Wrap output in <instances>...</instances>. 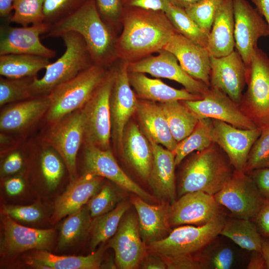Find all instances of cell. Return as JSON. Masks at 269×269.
Returning a JSON list of instances; mask_svg holds the SVG:
<instances>
[{"label":"cell","instance_id":"b9f144b4","mask_svg":"<svg viewBox=\"0 0 269 269\" xmlns=\"http://www.w3.org/2000/svg\"><path fill=\"white\" fill-rule=\"evenodd\" d=\"M265 168H269V126L262 129L261 134L253 144L245 172Z\"/></svg>","mask_w":269,"mask_h":269},{"label":"cell","instance_id":"3957f363","mask_svg":"<svg viewBox=\"0 0 269 269\" xmlns=\"http://www.w3.org/2000/svg\"><path fill=\"white\" fill-rule=\"evenodd\" d=\"M220 149L213 143L187 161L181 173L177 188L179 197L196 191L214 195L225 185L234 169Z\"/></svg>","mask_w":269,"mask_h":269},{"label":"cell","instance_id":"94428289","mask_svg":"<svg viewBox=\"0 0 269 269\" xmlns=\"http://www.w3.org/2000/svg\"><path fill=\"white\" fill-rule=\"evenodd\" d=\"M169 1L177 6L185 9L195 4L202 0H169Z\"/></svg>","mask_w":269,"mask_h":269},{"label":"cell","instance_id":"bcb514c9","mask_svg":"<svg viewBox=\"0 0 269 269\" xmlns=\"http://www.w3.org/2000/svg\"><path fill=\"white\" fill-rule=\"evenodd\" d=\"M213 243L203 253L205 269H230L235 259L232 249L227 246H213Z\"/></svg>","mask_w":269,"mask_h":269},{"label":"cell","instance_id":"2e32d148","mask_svg":"<svg viewBox=\"0 0 269 269\" xmlns=\"http://www.w3.org/2000/svg\"><path fill=\"white\" fill-rule=\"evenodd\" d=\"M46 140L63 159L70 182L78 178L76 158L84 140V129L81 109L65 117L54 124Z\"/></svg>","mask_w":269,"mask_h":269},{"label":"cell","instance_id":"91938a15","mask_svg":"<svg viewBox=\"0 0 269 269\" xmlns=\"http://www.w3.org/2000/svg\"><path fill=\"white\" fill-rule=\"evenodd\" d=\"M261 252L266 262L267 269H269V237H263Z\"/></svg>","mask_w":269,"mask_h":269},{"label":"cell","instance_id":"52a82bcc","mask_svg":"<svg viewBox=\"0 0 269 269\" xmlns=\"http://www.w3.org/2000/svg\"><path fill=\"white\" fill-rule=\"evenodd\" d=\"M246 84L240 108L257 128L269 126V57L258 47L247 66Z\"/></svg>","mask_w":269,"mask_h":269},{"label":"cell","instance_id":"cb8c5ba5","mask_svg":"<svg viewBox=\"0 0 269 269\" xmlns=\"http://www.w3.org/2000/svg\"><path fill=\"white\" fill-rule=\"evenodd\" d=\"M103 177L88 173L70 182L65 192L56 200L50 222L54 224L77 211L100 189Z\"/></svg>","mask_w":269,"mask_h":269},{"label":"cell","instance_id":"7bdbcfd3","mask_svg":"<svg viewBox=\"0 0 269 269\" xmlns=\"http://www.w3.org/2000/svg\"><path fill=\"white\" fill-rule=\"evenodd\" d=\"M86 0H44V22L53 24L68 16L80 7Z\"/></svg>","mask_w":269,"mask_h":269},{"label":"cell","instance_id":"4dcf8cb0","mask_svg":"<svg viewBox=\"0 0 269 269\" xmlns=\"http://www.w3.org/2000/svg\"><path fill=\"white\" fill-rule=\"evenodd\" d=\"M105 249L103 244L87 256H58L45 250H36L30 260L51 269H97L101 266Z\"/></svg>","mask_w":269,"mask_h":269},{"label":"cell","instance_id":"f6af8a7d","mask_svg":"<svg viewBox=\"0 0 269 269\" xmlns=\"http://www.w3.org/2000/svg\"><path fill=\"white\" fill-rule=\"evenodd\" d=\"M41 167L48 188L50 190L54 189L64 173L63 162L55 152L47 149L41 154Z\"/></svg>","mask_w":269,"mask_h":269},{"label":"cell","instance_id":"e0dca14e","mask_svg":"<svg viewBox=\"0 0 269 269\" xmlns=\"http://www.w3.org/2000/svg\"><path fill=\"white\" fill-rule=\"evenodd\" d=\"M51 24L42 22L22 27H14L8 23L0 26V55L7 54H25L54 57L56 52L44 45L40 36L45 34Z\"/></svg>","mask_w":269,"mask_h":269},{"label":"cell","instance_id":"7402d4cb","mask_svg":"<svg viewBox=\"0 0 269 269\" xmlns=\"http://www.w3.org/2000/svg\"><path fill=\"white\" fill-rule=\"evenodd\" d=\"M163 49L176 57L188 74L210 87L211 56L206 47L176 33Z\"/></svg>","mask_w":269,"mask_h":269},{"label":"cell","instance_id":"7c38bea8","mask_svg":"<svg viewBox=\"0 0 269 269\" xmlns=\"http://www.w3.org/2000/svg\"><path fill=\"white\" fill-rule=\"evenodd\" d=\"M128 64L123 61L118 68L114 69L115 79L110 97L112 130L115 142L120 150L126 125L136 113L138 104L130 82Z\"/></svg>","mask_w":269,"mask_h":269},{"label":"cell","instance_id":"9f6ffc18","mask_svg":"<svg viewBox=\"0 0 269 269\" xmlns=\"http://www.w3.org/2000/svg\"><path fill=\"white\" fill-rule=\"evenodd\" d=\"M247 268L248 269H267L266 262L262 252L252 251V254Z\"/></svg>","mask_w":269,"mask_h":269},{"label":"cell","instance_id":"9c48e42d","mask_svg":"<svg viewBox=\"0 0 269 269\" xmlns=\"http://www.w3.org/2000/svg\"><path fill=\"white\" fill-rule=\"evenodd\" d=\"M214 196L234 217L251 220L268 201L247 173L235 170L230 180Z\"/></svg>","mask_w":269,"mask_h":269},{"label":"cell","instance_id":"f35d334b","mask_svg":"<svg viewBox=\"0 0 269 269\" xmlns=\"http://www.w3.org/2000/svg\"><path fill=\"white\" fill-rule=\"evenodd\" d=\"M44 0H14V13L8 20L22 26L44 22L43 7Z\"/></svg>","mask_w":269,"mask_h":269},{"label":"cell","instance_id":"d6986e66","mask_svg":"<svg viewBox=\"0 0 269 269\" xmlns=\"http://www.w3.org/2000/svg\"><path fill=\"white\" fill-rule=\"evenodd\" d=\"M210 87L217 88L239 104L247 81V66L235 49L219 57H210Z\"/></svg>","mask_w":269,"mask_h":269},{"label":"cell","instance_id":"db71d44e","mask_svg":"<svg viewBox=\"0 0 269 269\" xmlns=\"http://www.w3.org/2000/svg\"><path fill=\"white\" fill-rule=\"evenodd\" d=\"M140 266L141 268L146 269H165L167 266L163 259L156 255H146Z\"/></svg>","mask_w":269,"mask_h":269},{"label":"cell","instance_id":"603a6c76","mask_svg":"<svg viewBox=\"0 0 269 269\" xmlns=\"http://www.w3.org/2000/svg\"><path fill=\"white\" fill-rule=\"evenodd\" d=\"M148 139L153 152V160L148 182L154 195L169 204L176 200V190L174 155L161 145Z\"/></svg>","mask_w":269,"mask_h":269},{"label":"cell","instance_id":"f5cc1de1","mask_svg":"<svg viewBox=\"0 0 269 269\" xmlns=\"http://www.w3.org/2000/svg\"><path fill=\"white\" fill-rule=\"evenodd\" d=\"M22 163L21 154L18 152H13L9 154L4 160L1 172L4 175L14 173L20 169Z\"/></svg>","mask_w":269,"mask_h":269},{"label":"cell","instance_id":"f907efd6","mask_svg":"<svg viewBox=\"0 0 269 269\" xmlns=\"http://www.w3.org/2000/svg\"><path fill=\"white\" fill-rule=\"evenodd\" d=\"M170 2L169 0H123L127 7L165 11Z\"/></svg>","mask_w":269,"mask_h":269},{"label":"cell","instance_id":"11a10c76","mask_svg":"<svg viewBox=\"0 0 269 269\" xmlns=\"http://www.w3.org/2000/svg\"><path fill=\"white\" fill-rule=\"evenodd\" d=\"M6 192L10 195H16L20 194L24 188L23 180L19 177H14L8 179L4 182Z\"/></svg>","mask_w":269,"mask_h":269},{"label":"cell","instance_id":"f1b7e54d","mask_svg":"<svg viewBox=\"0 0 269 269\" xmlns=\"http://www.w3.org/2000/svg\"><path fill=\"white\" fill-rule=\"evenodd\" d=\"M136 113L146 137L173 151L178 142L171 134L159 104L148 100L138 101Z\"/></svg>","mask_w":269,"mask_h":269},{"label":"cell","instance_id":"7dc6e473","mask_svg":"<svg viewBox=\"0 0 269 269\" xmlns=\"http://www.w3.org/2000/svg\"><path fill=\"white\" fill-rule=\"evenodd\" d=\"M1 213L13 219L28 222L37 221L43 215L40 208L35 205H5L2 208Z\"/></svg>","mask_w":269,"mask_h":269},{"label":"cell","instance_id":"5b68a950","mask_svg":"<svg viewBox=\"0 0 269 269\" xmlns=\"http://www.w3.org/2000/svg\"><path fill=\"white\" fill-rule=\"evenodd\" d=\"M226 220L223 214L201 226L176 228L163 239L147 245V250L162 258L199 256L220 235Z\"/></svg>","mask_w":269,"mask_h":269},{"label":"cell","instance_id":"4316f807","mask_svg":"<svg viewBox=\"0 0 269 269\" xmlns=\"http://www.w3.org/2000/svg\"><path fill=\"white\" fill-rule=\"evenodd\" d=\"M233 0H223L214 20L206 47L211 56L227 55L235 48Z\"/></svg>","mask_w":269,"mask_h":269},{"label":"cell","instance_id":"6da1fadb","mask_svg":"<svg viewBox=\"0 0 269 269\" xmlns=\"http://www.w3.org/2000/svg\"><path fill=\"white\" fill-rule=\"evenodd\" d=\"M116 43L117 58L135 62L163 49L177 33L165 12L128 7Z\"/></svg>","mask_w":269,"mask_h":269},{"label":"cell","instance_id":"8992f818","mask_svg":"<svg viewBox=\"0 0 269 269\" xmlns=\"http://www.w3.org/2000/svg\"><path fill=\"white\" fill-rule=\"evenodd\" d=\"M108 70L93 64L73 78L61 84L48 95L50 104L47 121L54 124L69 114L81 109L102 82Z\"/></svg>","mask_w":269,"mask_h":269},{"label":"cell","instance_id":"f546056e","mask_svg":"<svg viewBox=\"0 0 269 269\" xmlns=\"http://www.w3.org/2000/svg\"><path fill=\"white\" fill-rule=\"evenodd\" d=\"M129 77L136 97L144 100L163 103L202 98L201 96L189 92L185 89H177L159 79L150 78L143 73L129 72Z\"/></svg>","mask_w":269,"mask_h":269},{"label":"cell","instance_id":"d6a6232c","mask_svg":"<svg viewBox=\"0 0 269 269\" xmlns=\"http://www.w3.org/2000/svg\"><path fill=\"white\" fill-rule=\"evenodd\" d=\"M220 235L243 249L261 252L263 237L253 220L236 217L226 220Z\"/></svg>","mask_w":269,"mask_h":269},{"label":"cell","instance_id":"ee69618b","mask_svg":"<svg viewBox=\"0 0 269 269\" xmlns=\"http://www.w3.org/2000/svg\"><path fill=\"white\" fill-rule=\"evenodd\" d=\"M119 197L110 186L105 185L88 201V207L92 218L104 215L116 206Z\"/></svg>","mask_w":269,"mask_h":269},{"label":"cell","instance_id":"8d00e7d4","mask_svg":"<svg viewBox=\"0 0 269 269\" xmlns=\"http://www.w3.org/2000/svg\"><path fill=\"white\" fill-rule=\"evenodd\" d=\"M91 218L87 205L69 215L60 228L59 248H66L85 235L91 228Z\"/></svg>","mask_w":269,"mask_h":269},{"label":"cell","instance_id":"277c9868","mask_svg":"<svg viewBox=\"0 0 269 269\" xmlns=\"http://www.w3.org/2000/svg\"><path fill=\"white\" fill-rule=\"evenodd\" d=\"M59 37L64 42L65 50L56 61L46 66L42 77L34 78L30 86L33 97L48 95L59 85L95 64L80 34L69 31Z\"/></svg>","mask_w":269,"mask_h":269},{"label":"cell","instance_id":"c3c4849f","mask_svg":"<svg viewBox=\"0 0 269 269\" xmlns=\"http://www.w3.org/2000/svg\"><path fill=\"white\" fill-rule=\"evenodd\" d=\"M99 13L113 29L119 22L122 12L121 0H95Z\"/></svg>","mask_w":269,"mask_h":269},{"label":"cell","instance_id":"e575fe53","mask_svg":"<svg viewBox=\"0 0 269 269\" xmlns=\"http://www.w3.org/2000/svg\"><path fill=\"white\" fill-rule=\"evenodd\" d=\"M212 126L211 119H200L192 132L178 142L172 151L176 166L179 165L190 153L195 150L202 151L214 143L211 136Z\"/></svg>","mask_w":269,"mask_h":269},{"label":"cell","instance_id":"680465c9","mask_svg":"<svg viewBox=\"0 0 269 269\" xmlns=\"http://www.w3.org/2000/svg\"><path fill=\"white\" fill-rule=\"evenodd\" d=\"M14 0H0V16L8 23L11 16L10 12L13 9Z\"/></svg>","mask_w":269,"mask_h":269},{"label":"cell","instance_id":"60d3db41","mask_svg":"<svg viewBox=\"0 0 269 269\" xmlns=\"http://www.w3.org/2000/svg\"><path fill=\"white\" fill-rule=\"evenodd\" d=\"M223 0H202L185 9L187 14L208 35Z\"/></svg>","mask_w":269,"mask_h":269},{"label":"cell","instance_id":"ab89813d","mask_svg":"<svg viewBox=\"0 0 269 269\" xmlns=\"http://www.w3.org/2000/svg\"><path fill=\"white\" fill-rule=\"evenodd\" d=\"M36 77L12 79L1 77L0 78V105L16 103L32 97L30 86Z\"/></svg>","mask_w":269,"mask_h":269},{"label":"cell","instance_id":"484cf974","mask_svg":"<svg viewBox=\"0 0 269 269\" xmlns=\"http://www.w3.org/2000/svg\"><path fill=\"white\" fill-rule=\"evenodd\" d=\"M50 104L49 95L36 96L15 103L1 112L0 130L14 132L25 129L46 114Z\"/></svg>","mask_w":269,"mask_h":269},{"label":"cell","instance_id":"d4e9b609","mask_svg":"<svg viewBox=\"0 0 269 269\" xmlns=\"http://www.w3.org/2000/svg\"><path fill=\"white\" fill-rule=\"evenodd\" d=\"M132 203L137 214L141 238L147 245L166 237L171 231L168 221L169 204L152 205L136 195Z\"/></svg>","mask_w":269,"mask_h":269},{"label":"cell","instance_id":"836d02e7","mask_svg":"<svg viewBox=\"0 0 269 269\" xmlns=\"http://www.w3.org/2000/svg\"><path fill=\"white\" fill-rule=\"evenodd\" d=\"M171 134L179 142L194 130L199 120L182 102L174 101L160 103Z\"/></svg>","mask_w":269,"mask_h":269},{"label":"cell","instance_id":"74e56055","mask_svg":"<svg viewBox=\"0 0 269 269\" xmlns=\"http://www.w3.org/2000/svg\"><path fill=\"white\" fill-rule=\"evenodd\" d=\"M164 12L177 33L206 48L209 35L187 14L185 9L170 2Z\"/></svg>","mask_w":269,"mask_h":269},{"label":"cell","instance_id":"6f0895ef","mask_svg":"<svg viewBox=\"0 0 269 269\" xmlns=\"http://www.w3.org/2000/svg\"><path fill=\"white\" fill-rule=\"evenodd\" d=\"M252 2L263 16L269 28V0H252Z\"/></svg>","mask_w":269,"mask_h":269},{"label":"cell","instance_id":"ac0fdd59","mask_svg":"<svg viewBox=\"0 0 269 269\" xmlns=\"http://www.w3.org/2000/svg\"><path fill=\"white\" fill-rule=\"evenodd\" d=\"M108 245L114 251L118 268L134 269L140 266L147 250L141 238L136 216L131 214L125 217Z\"/></svg>","mask_w":269,"mask_h":269},{"label":"cell","instance_id":"30bf717a","mask_svg":"<svg viewBox=\"0 0 269 269\" xmlns=\"http://www.w3.org/2000/svg\"><path fill=\"white\" fill-rule=\"evenodd\" d=\"M235 49L247 66L259 39L269 36L263 16L247 0H233Z\"/></svg>","mask_w":269,"mask_h":269},{"label":"cell","instance_id":"8fae6325","mask_svg":"<svg viewBox=\"0 0 269 269\" xmlns=\"http://www.w3.org/2000/svg\"><path fill=\"white\" fill-rule=\"evenodd\" d=\"M158 52L156 56L129 62L128 71L147 73L155 77L175 81L189 92L202 98L208 92L210 87L188 74L172 53L164 49Z\"/></svg>","mask_w":269,"mask_h":269},{"label":"cell","instance_id":"7a4b0ae2","mask_svg":"<svg viewBox=\"0 0 269 269\" xmlns=\"http://www.w3.org/2000/svg\"><path fill=\"white\" fill-rule=\"evenodd\" d=\"M69 31L83 38L95 64L107 68L117 58V39L113 29L101 16L95 0H86L71 14L51 24L44 36L59 37Z\"/></svg>","mask_w":269,"mask_h":269},{"label":"cell","instance_id":"1f68e13d","mask_svg":"<svg viewBox=\"0 0 269 269\" xmlns=\"http://www.w3.org/2000/svg\"><path fill=\"white\" fill-rule=\"evenodd\" d=\"M45 57L25 54L0 55V75L12 79L36 77L50 63Z\"/></svg>","mask_w":269,"mask_h":269},{"label":"cell","instance_id":"ba28073f","mask_svg":"<svg viewBox=\"0 0 269 269\" xmlns=\"http://www.w3.org/2000/svg\"><path fill=\"white\" fill-rule=\"evenodd\" d=\"M115 79L114 69L104 79L81 109L84 140L102 149H109L112 124L110 97Z\"/></svg>","mask_w":269,"mask_h":269},{"label":"cell","instance_id":"d590c367","mask_svg":"<svg viewBox=\"0 0 269 269\" xmlns=\"http://www.w3.org/2000/svg\"><path fill=\"white\" fill-rule=\"evenodd\" d=\"M129 206L127 202H123L112 211L95 218L91 228L90 248L92 251H94L100 244H104L114 236Z\"/></svg>","mask_w":269,"mask_h":269},{"label":"cell","instance_id":"9a60e30c","mask_svg":"<svg viewBox=\"0 0 269 269\" xmlns=\"http://www.w3.org/2000/svg\"><path fill=\"white\" fill-rule=\"evenodd\" d=\"M222 206L212 195L202 191L186 193L169 206L170 225L201 226L223 214Z\"/></svg>","mask_w":269,"mask_h":269},{"label":"cell","instance_id":"83f0119b","mask_svg":"<svg viewBox=\"0 0 269 269\" xmlns=\"http://www.w3.org/2000/svg\"><path fill=\"white\" fill-rule=\"evenodd\" d=\"M122 152L126 160L144 180H148L151 170L153 152L151 144L134 123L125 130Z\"/></svg>","mask_w":269,"mask_h":269},{"label":"cell","instance_id":"4fadbf2b","mask_svg":"<svg viewBox=\"0 0 269 269\" xmlns=\"http://www.w3.org/2000/svg\"><path fill=\"white\" fill-rule=\"evenodd\" d=\"M182 102L199 120H218L241 129L258 128L242 112L238 104L217 88L210 87L201 99Z\"/></svg>","mask_w":269,"mask_h":269},{"label":"cell","instance_id":"ffe728a7","mask_svg":"<svg viewBox=\"0 0 269 269\" xmlns=\"http://www.w3.org/2000/svg\"><path fill=\"white\" fill-rule=\"evenodd\" d=\"M84 163L86 173L106 178L147 202L153 201V197L150 194L124 172L110 149H102L93 144L86 143Z\"/></svg>","mask_w":269,"mask_h":269},{"label":"cell","instance_id":"816d5d0a","mask_svg":"<svg viewBox=\"0 0 269 269\" xmlns=\"http://www.w3.org/2000/svg\"><path fill=\"white\" fill-rule=\"evenodd\" d=\"M263 237H269V200L262 208L253 220Z\"/></svg>","mask_w":269,"mask_h":269},{"label":"cell","instance_id":"44dd1931","mask_svg":"<svg viewBox=\"0 0 269 269\" xmlns=\"http://www.w3.org/2000/svg\"><path fill=\"white\" fill-rule=\"evenodd\" d=\"M1 221L3 229L1 252L13 254L29 250H45L50 248L55 234L53 229L25 227L6 215H2Z\"/></svg>","mask_w":269,"mask_h":269},{"label":"cell","instance_id":"5bb4252c","mask_svg":"<svg viewBox=\"0 0 269 269\" xmlns=\"http://www.w3.org/2000/svg\"><path fill=\"white\" fill-rule=\"evenodd\" d=\"M212 139L225 152L235 171L245 172L250 150L262 129H241L212 119Z\"/></svg>","mask_w":269,"mask_h":269},{"label":"cell","instance_id":"681fc988","mask_svg":"<svg viewBox=\"0 0 269 269\" xmlns=\"http://www.w3.org/2000/svg\"><path fill=\"white\" fill-rule=\"evenodd\" d=\"M247 173L261 193L269 200V168L257 169Z\"/></svg>","mask_w":269,"mask_h":269}]
</instances>
